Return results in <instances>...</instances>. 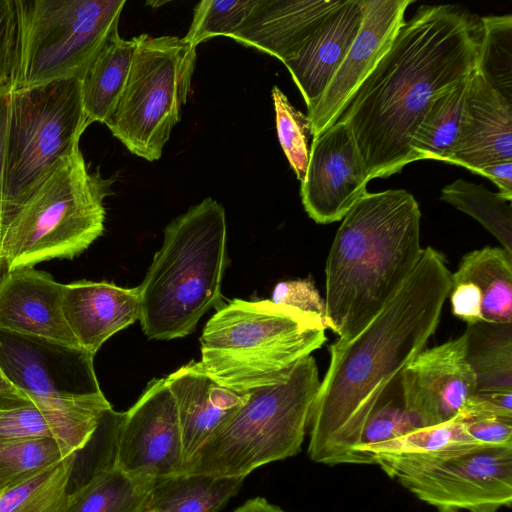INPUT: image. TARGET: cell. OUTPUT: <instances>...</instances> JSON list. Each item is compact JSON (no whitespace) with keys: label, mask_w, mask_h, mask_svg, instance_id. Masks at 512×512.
I'll list each match as a JSON object with an SVG mask.
<instances>
[{"label":"cell","mask_w":512,"mask_h":512,"mask_svg":"<svg viewBox=\"0 0 512 512\" xmlns=\"http://www.w3.org/2000/svg\"><path fill=\"white\" fill-rule=\"evenodd\" d=\"M63 285L34 267L0 278V329L80 349L64 316Z\"/></svg>","instance_id":"obj_17"},{"label":"cell","mask_w":512,"mask_h":512,"mask_svg":"<svg viewBox=\"0 0 512 512\" xmlns=\"http://www.w3.org/2000/svg\"><path fill=\"white\" fill-rule=\"evenodd\" d=\"M512 160V101L490 86L477 69L469 77L457 139L449 163L477 173Z\"/></svg>","instance_id":"obj_18"},{"label":"cell","mask_w":512,"mask_h":512,"mask_svg":"<svg viewBox=\"0 0 512 512\" xmlns=\"http://www.w3.org/2000/svg\"><path fill=\"white\" fill-rule=\"evenodd\" d=\"M420 219L404 189L366 192L344 216L325 267L326 325L339 338L363 329L412 274L424 251Z\"/></svg>","instance_id":"obj_3"},{"label":"cell","mask_w":512,"mask_h":512,"mask_svg":"<svg viewBox=\"0 0 512 512\" xmlns=\"http://www.w3.org/2000/svg\"><path fill=\"white\" fill-rule=\"evenodd\" d=\"M365 6L366 0H344L302 48L283 63L308 112L316 106L351 48L361 28Z\"/></svg>","instance_id":"obj_23"},{"label":"cell","mask_w":512,"mask_h":512,"mask_svg":"<svg viewBox=\"0 0 512 512\" xmlns=\"http://www.w3.org/2000/svg\"><path fill=\"white\" fill-rule=\"evenodd\" d=\"M232 512H287L280 507L270 503L265 498L256 497L247 500Z\"/></svg>","instance_id":"obj_43"},{"label":"cell","mask_w":512,"mask_h":512,"mask_svg":"<svg viewBox=\"0 0 512 512\" xmlns=\"http://www.w3.org/2000/svg\"><path fill=\"white\" fill-rule=\"evenodd\" d=\"M344 0H256L234 41L285 63Z\"/></svg>","instance_id":"obj_20"},{"label":"cell","mask_w":512,"mask_h":512,"mask_svg":"<svg viewBox=\"0 0 512 512\" xmlns=\"http://www.w3.org/2000/svg\"><path fill=\"white\" fill-rule=\"evenodd\" d=\"M93 359L76 348L0 329V367L34 402L66 411L112 408Z\"/></svg>","instance_id":"obj_12"},{"label":"cell","mask_w":512,"mask_h":512,"mask_svg":"<svg viewBox=\"0 0 512 512\" xmlns=\"http://www.w3.org/2000/svg\"><path fill=\"white\" fill-rule=\"evenodd\" d=\"M135 40L126 85L104 124L132 154L155 161L187 103L196 48L176 36Z\"/></svg>","instance_id":"obj_9"},{"label":"cell","mask_w":512,"mask_h":512,"mask_svg":"<svg viewBox=\"0 0 512 512\" xmlns=\"http://www.w3.org/2000/svg\"><path fill=\"white\" fill-rule=\"evenodd\" d=\"M125 3L17 0L20 51L12 89L81 79L106 39L118 29Z\"/></svg>","instance_id":"obj_10"},{"label":"cell","mask_w":512,"mask_h":512,"mask_svg":"<svg viewBox=\"0 0 512 512\" xmlns=\"http://www.w3.org/2000/svg\"><path fill=\"white\" fill-rule=\"evenodd\" d=\"M155 482L131 476L114 464L99 467L68 493L62 512H143Z\"/></svg>","instance_id":"obj_26"},{"label":"cell","mask_w":512,"mask_h":512,"mask_svg":"<svg viewBox=\"0 0 512 512\" xmlns=\"http://www.w3.org/2000/svg\"><path fill=\"white\" fill-rule=\"evenodd\" d=\"M245 478L178 474L154 483L143 512H218Z\"/></svg>","instance_id":"obj_27"},{"label":"cell","mask_w":512,"mask_h":512,"mask_svg":"<svg viewBox=\"0 0 512 512\" xmlns=\"http://www.w3.org/2000/svg\"><path fill=\"white\" fill-rule=\"evenodd\" d=\"M453 314L468 324L512 323V255L485 246L466 253L451 274Z\"/></svg>","instance_id":"obj_19"},{"label":"cell","mask_w":512,"mask_h":512,"mask_svg":"<svg viewBox=\"0 0 512 512\" xmlns=\"http://www.w3.org/2000/svg\"><path fill=\"white\" fill-rule=\"evenodd\" d=\"M440 199L477 220L512 255L510 200L480 184L463 179H457L443 187Z\"/></svg>","instance_id":"obj_30"},{"label":"cell","mask_w":512,"mask_h":512,"mask_svg":"<svg viewBox=\"0 0 512 512\" xmlns=\"http://www.w3.org/2000/svg\"><path fill=\"white\" fill-rule=\"evenodd\" d=\"M62 307L80 349L92 357L141 314L138 287L124 288L106 281L64 284Z\"/></svg>","instance_id":"obj_21"},{"label":"cell","mask_w":512,"mask_h":512,"mask_svg":"<svg viewBox=\"0 0 512 512\" xmlns=\"http://www.w3.org/2000/svg\"><path fill=\"white\" fill-rule=\"evenodd\" d=\"M399 385L404 408L419 428L461 418L477 392L464 335L423 349L403 368Z\"/></svg>","instance_id":"obj_14"},{"label":"cell","mask_w":512,"mask_h":512,"mask_svg":"<svg viewBox=\"0 0 512 512\" xmlns=\"http://www.w3.org/2000/svg\"><path fill=\"white\" fill-rule=\"evenodd\" d=\"M5 271H6V268H5L4 262L2 260H0V278Z\"/></svg>","instance_id":"obj_44"},{"label":"cell","mask_w":512,"mask_h":512,"mask_svg":"<svg viewBox=\"0 0 512 512\" xmlns=\"http://www.w3.org/2000/svg\"><path fill=\"white\" fill-rule=\"evenodd\" d=\"M29 400L31 399L8 379L0 367V408Z\"/></svg>","instance_id":"obj_42"},{"label":"cell","mask_w":512,"mask_h":512,"mask_svg":"<svg viewBox=\"0 0 512 512\" xmlns=\"http://www.w3.org/2000/svg\"><path fill=\"white\" fill-rule=\"evenodd\" d=\"M110 409L66 411L32 400L15 403L0 408V438H51L77 453L90 442Z\"/></svg>","instance_id":"obj_24"},{"label":"cell","mask_w":512,"mask_h":512,"mask_svg":"<svg viewBox=\"0 0 512 512\" xmlns=\"http://www.w3.org/2000/svg\"><path fill=\"white\" fill-rule=\"evenodd\" d=\"M136 40L122 38L118 29L106 39L81 77L83 109L88 125L105 123L126 85Z\"/></svg>","instance_id":"obj_25"},{"label":"cell","mask_w":512,"mask_h":512,"mask_svg":"<svg viewBox=\"0 0 512 512\" xmlns=\"http://www.w3.org/2000/svg\"><path fill=\"white\" fill-rule=\"evenodd\" d=\"M464 422L468 435L478 444L512 445V420L488 417Z\"/></svg>","instance_id":"obj_39"},{"label":"cell","mask_w":512,"mask_h":512,"mask_svg":"<svg viewBox=\"0 0 512 512\" xmlns=\"http://www.w3.org/2000/svg\"><path fill=\"white\" fill-rule=\"evenodd\" d=\"M463 335L477 392H512V323L479 321Z\"/></svg>","instance_id":"obj_28"},{"label":"cell","mask_w":512,"mask_h":512,"mask_svg":"<svg viewBox=\"0 0 512 512\" xmlns=\"http://www.w3.org/2000/svg\"><path fill=\"white\" fill-rule=\"evenodd\" d=\"M114 465L138 478L158 481L182 474L181 429L166 377L153 379L117 429Z\"/></svg>","instance_id":"obj_13"},{"label":"cell","mask_w":512,"mask_h":512,"mask_svg":"<svg viewBox=\"0 0 512 512\" xmlns=\"http://www.w3.org/2000/svg\"><path fill=\"white\" fill-rule=\"evenodd\" d=\"M326 328L320 317L271 300L234 299L206 323L200 362L236 392L278 384L325 343Z\"/></svg>","instance_id":"obj_5"},{"label":"cell","mask_w":512,"mask_h":512,"mask_svg":"<svg viewBox=\"0 0 512 512\" xmlns=\"http://www.w3.org/2000/svg\"><path fill=\"white\" fill-rule=\"evenodd\" d=\"M113 181L90 172L76 148L7 226L0 251L6 270L84 252L104 231V199Z\"/></svg>","instance_id":"obj_7"},{"label":"cell","mask_w":512,"mask_h":512,"mask_svg":"<svg viewBox=\"0 0 512 512\" xmlns=\"http://www.w3.org/2000/svg\"><path fill=\"white\" fill-rule=\"evenodd\" d=\"M71 454L51 438H0V497Z\"/></svg>","instance_id":"obj_31"},{"label":"cell","mask_w":512,"mask_h":512,"mask_svg":"<svg viewBox=\"0 0 512 512\" xmlns=\"http://www.w3.org/2000/svg\"><path fill=\"white\" fill-rule=\"evenodd\" d=\"M271 96L280 145L297 179L302 182L309 162L308 141L313 137L311 121L289 102L278 86H273Z\"/></svg>","instance_id":"obj_34"},{"label":"cell","mask_w":512,"mask_h":512,"mask_svg":"<svg viewBox=\"0 0 512 512\" xmlns=\"http://www.w3.org/2000/svg\"><path fill=\"white\" fill-rule=\"evenodd\" d=\"M271 301L314 314L326 324L325 300L320 296L310 277L278 283L273 290Z\"/></svg>","instance_id":"obj_38"},{"label":"cell","mask_w":512,"mask_h":512,"mask_svg":"<svg viewBox=\"0 0 512 512\" xmlns=\"http://www.w3.org/2000/svg\"><path fill=\"white\" fill-rule=\"evenodd\" d=\"M256 0H204L196 4L183 40L193 47L215 36H228L241 25Z\"/></svg>","instance_id":"obj_35"},{"label":"cell","mask_w":512,"mask_h":512,"mask_svg":"<svg viewBox=\"0 0 512 512\" xmlns=\"http://www.w3.org/2000/svg\"><path fill=\"white\" fill-rule=\"evenodd\" d=\"M370 181L355 138L342 121L313 138L301 182L305 211L319 224L342 220Z\"/></svg>","instance_id":"obj_15"},{"label":"cell","mask_w":512,"mask_h":512,"mask_svg":"<svg viewBox=\"0 0 512 512\" xmlns=\"http://www.w3.org/2000/svg\"><path fill=\"white\" fill-rule=\"evenodd\" d=\"M227 264L225 210L205 198L167 225L162 246L138 286L144 334L155 340L190 334L219 302Z\"/></svg>","instance_id":"obj_4"},{"label":"cell","mask_w":512,"mask_h":512,"mask_svg":"<svg viewBox=\"0 0 512 512\" xmlns=\"http://www.w3.org/2000/svg\"><path fill=\"white\" fill-rule=\"evenodd\" d=\"M483 32L481 16L449 4L422 5L398 29L337 120L350 128L370 180L414 162L420 119L477 69Z\"/></svg>","instance_id":"obj_2"},{"label":"cell","mask_w":512,"mask_h":512,"mask_svg":"<svg viewBox=\"0 0 512 512\" xmlns=\"http://www.w3.org/2000/svg\"><path fill=\"white\" fill-rule=\"evenodd\" d=\"M319 386L317 364L309 355L285 381L247 391L245 402L199 448L182 474L245 478L261 466L297 455Z\"/></svg>","instance_id":"obj_6"},{"label":"cell","mask_w":512,"mask_h":512,"mask_svg":"<svg viewBox=\"0 0 512 512\" xmlns=\"http://www.w3.org/2000/svg\"><path fill=\"white\" fill-rule=\"evenodd\" d=\"M10 88H0V251L3 238V185L5 165V140L9 113ZM1 260V258H0Z\"/></svg>","instance_id":"obj_40"},{"label":"cell","mask_w":512,"mask_h":512,"mask_svg":"<svg viewBox=\"0 0 512 512\" xmlns=\"http://www.w3.org/2000/svg\"><path fill=\"white\" fill-rule=\"evenodd\" d=\"M483 38L477 71L512 101V15L482 16Z\"/></svg>","instance_id":"obj_33"},{"label":"cell","mask_w":512,"mask_h":512,"mask_svg":"<svg viewBox=\"0 0 512 512\" xmlns=\"http://www.w3.org/2000/svg\"><path fill=\"white\" fill-rule=\"evenodd\" d=\"M445 256L428 246L385 307L354 336L329 347L330 364L309 419L308 456L360 464L355 451L374 409L434 334L451 288Z\"/></svg>","instance_id":"obj_1"},{"label":"cell","mask_w":512,"mask_h":512,"mask_svg":"<svg viewBox=\"0 0 512 512\" xmlns=\"http://www.w3.org/2000/svg\"><path fill=\"white\" fill-rule=\"evenodd\" d=\"M412 0H366L361 28L321 95L308 112L313 138L334 125L350 98L387 50Z\"/></svg>","instance_id":"obj_16"},{"label":"cell","mask_w":512,"mask_h":512,"mask_svg":"<svg viewBox=\"0 0 512 512\" xmlns=\"http://www.w3.org/2000/svg\"><path fill=\"white\" fill-rule=\"evenodd\" d=\"M468 79L439 94L426 108L410 141L414 161L449 163L458 135Z\"/></svg>","instance_id":"obj_29"},{"label":"cell","mask_w":512,"mask_h":512,"mask_svg":"<svg viewBox=\"0 0 512 512\" xmlns=\"http://www.w3.org/2000/svg\"><path fill=\"white\" fill-rule=\"evenodd\" d=\"M438 512H461V511L450 510V511H438Z\"/></svg>","instance_id":"obj_45"},{"label":"cell","mask_w":512,"mask_h":512,"mask_svg":"<svg viewBox=\"0 0 512 512\" xmlns=\"http://www.w3.org/2000/svg\"><path fill=\"white\" fill-rule=\"evenodd\" d=\"M416 428L419 427L404 408L398 382L369 416L355 451L393 440Z\"/></svg>","instance_id":"obj_36"},{"label":"cell","mask_w":512,"mask_h":512,"mask_svg":"<svg viewBox=\"0 0 512 512\" xmlns=\"http://www.w3.org/2000/svg\"><path fill=\"white\" fill-rule=\"evenodd\" d=\"M372 464L438 511L499 512L512 504V445L377 454Z\"/></svg>","instance_id":"obj_11"},{"label":"cell","mask_w":512,"mask_h":512,"mask_svg":"<svg viewBox=\"0 0 512 512\" xmlns=\"http://www.w3.org/2000/svg\"><path fill=\"white\" fill-rule=\"evenodd\" d=\"M76 453L0 497V512H62Z\"/></svg>","instance_id":"obj_32"},{"label":"cell","mask_w":512,"mask_h":512,"mask_svg":"<svg viewBox=\"0 0 512 512\" xmlns=\"http://www.w3.org/2000/svg\"><path fill=\"white\" fill-rule=\"evenodd\" d=\"M88 126L80 78L10 90L3 235L29 198L79 147L80 137Z\"/></svg>","instance_id":"obj_8"},{"label":"cell","mask_w":512,"mask_h":512,"mask_svg":"<svg viewBox=\"0 0 512 512\" xmlns=\"http://www.w3.org/2000/svg\"><path fill=\"white\" fill-rule=\"evenodd\" d=\"M20 51L17 0H0V88L14 86Z\"/></svg>","instance_id":"obj_37"},{"label":"cell","mask_w":512,"mask_h":512,"mask_svg":"<svg viewBox=\"0 0 512 512\" xmlns=\"http://www.w3.org/2000/svg\"><path fill=\"white\" fill-rule=\"evenodd\" d=\"M166 381L177 408L186 465L241 407L247 392H236L221 385L201 362L195 361L169 374Z\"/></svg>","instance_id":"obj_22"},{"label":"cell","mask_w":512,"mask_h":512,"mask_svg":"<svg viewBox=\"0 0 512 512\" xmlns=\"http://www.w3.org/2000/svg\"><path fill=\"white\" fill-rule=\"evenodd\" d=\"M477 173L489 178L499 188L498 193L512 201V160L488 164Z\"/></svg>","instance_id":"obj_41"}]
</instances>
